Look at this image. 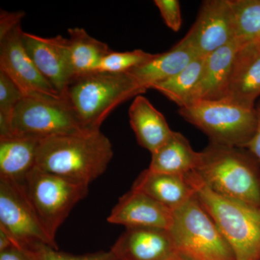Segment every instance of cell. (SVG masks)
I'll use <instances>...</instances> for the list:
<instances>
[{
	"mask_svg": "<svg viewBox=\"0 0 260 260\" xmlns=\"http://www.w3.org/2000/svg\"><path fill=\"white\" fill-rule=\"evenodd\" d=\"M174 260H189L184 258V256H181L180 254H179Z\"/></svg>",
	"mask_w": 260,
	"mask_h": 260,
	"instance_id": "33",
	"label": "cell"
},
{
	"mask_svg": "<svg viewBox=\"0 0 260 260\" xmlns=\"http://www.w3.org/2000/svg\"><path fill=\"white\" fill-rule=\"evenodd\" d=\"M110 250L116 260H174L179 254L169 230L157 228H128Z\"/></svg>",
	"mask_w": 260,
	"mask_h": 260,
	"instance_id": "13",
	"label": "cell"
},
{
	"mask_svg": "<svg viewBox=\"0 0 260 260\" xmlns=\"http://www.w3.org/2000/svg\"><path fill=\"white\" fill-rule=\"evenodd\" d=\"M85 131L63 97L25 95L11 117V136L43 140Z\"/></svg>",
	"mask_w": 260,
	"mask_h": 260,
	"instance_id": "8",
	"label": "cell"
},
{
	"mask_svg": "<svg viewBox=\"0 0 260 260\" xmlns=\"http://www.w3.org/2000/svg\"><path fill=\"white\" fill-rule=\"evenodd\" d=\"M48 234L56 240L58 229L89 186L78 184L36 167L20 184Z\"/></svg>",
	"mask_w": 260,
	"mask_h": 260,
	"instance_id": "7",
	"label": "cell"
},
{
	"mask_svg": "<svg viewBox=\"0 0 260 260\" xmlns=\"http://www.w3.org/2000/svg\"><path fill=\"white\" fill-rule=\"evenodd\" d=\"M173 210L141 191L130 189L119 198L107 221L128 228H157L169 230Z\"/></svg>",
	"mask_w": 260,
	"mask_h": 260,
	"instance_id": "14",
	"label": "cell"
},
{
	"mask_svg": "<svg viewBox=\"0 0 260 260\" xmlns=\"http://www.w3.org/2000/svg\"><path fill=\"white\" fill-rule=\"evenodd\" d=\"M0 230L21 250L39 244L58 249L55 239L48 234L21 185L3 178H0Z\"/></svg>",
	"mask_w": 260,
	"mask_h": 260,
	"instance_id": "9",
	"label": "cell"
},
{
	"mask_svg": "<svg viewBox=\"0 0 260 260\" xmlns=\"http://www.w3.org/2000/svg\"><path fill=\"white\" fill-rule=\"evenodd\" d=\"M113 156L112 143L101 130L83 131L41 140L37 167L89 186L105 172Z\"/></svg>",
	"mask_w": 260,
	"mask_h": 260,
	"instance_id": "1",
	"label": "cell"
},
{
	"mask_svg": "<svg viewBox=\"0 0 260 260\" xmlns=\"http://www.w3.org/2000/svg\"><path fill=\"white\" fill-rule=\"evenodd\" d=\"M205 56H199L169 79L155 84L151 89L157 90L175 103L179 108L189 103L191 94L199 81L203 71Z\"/></svg>",
	"mask_w": 260,
	"mask_h": 260,
	"instance_id": "23",
	"label": "cell"
},
{
	"mask_svg": "<svg viewBox=\"0 0 260 260\" xmlns=\"http://www.w3.org/2000/svg\"><path fill=\"white\" fill-rule=\"evenodd\" d=\"M154 3L167 27L173 31H179L182 23L179 2L178 0H155Z\"/></svg>",
	"mask_w": 260,
	"mask_h": 260,
	"instance_id": "28",
	"label": "cell"
},
{
	"mask_svg": "<svg viewBox=\"0 0 260 260\" xmlns=\"http://www.w3.org/2000/svg\"><path fill=\"white\" fill-rule=\"evenodd\" d=\"M259 44V47H260V43H259V44Z\"/></svg>",
	"mask_w": 260,
	"mask_h": 260,
	"instance_id": "34",
	"label": "cell"
},
{
	"mask_svg": "<svg viewBox=\"0 0 260 260\" xmlns=\"http://www.w3.org/2000/svg\"><path fill=\"white\" fill-rule=\"evenodd\" d=\"M260 95V47H239L229 78L225 99L242 107L254 109Z\"/></svg>",
	"mask_w": 260,
	"mask_h": 260,
	"instance_id": "15",
	"label": "cell"
},
{
	"mask_svg": "<svg viewBox=\"0 0 260 260\" xmlns=\"http://www.w3.org/2000/svg\"><path fill=\"white\" fill-rule=\"evenodd\" d=\"M186 177L200 204L232 248L236 260H260L259 208L216 194L194 172Z\"/></svg>",
	"mask_w": 260,
	"mask_h": 260,
	"instance_id": "4",
	"label": "cell"
},
{
	"mask_svg": "<svg viewBox=\"0 0 260 260\" xmlns=\"http://www.w3.org/2000/svg\"><path fill=\"white\" fill-rule=\"evenodd\" d=\"M235 14L232 0H207L196 20L181 39L200 56H206L236 41Z\"/></svg>",
	"mask_w": 260,
	"mask_h": 260,
	"instance_id": "10",
	"label": "cell"
},
{
	"mask_svg": "<svg viewBox=\"0 0 260 260\" xmlns=\"http://www.w3.org/2000/svg\"><path fill=\"white\" fill-rule=\"evenodd\" d=\"M173 213L169 232L181 256L189 260H236L229 243L196 194Z\"/></svg>",
	"mask_w": 260,
	"mask_h": 260,
	"instance_id": "6",
	"label": "cell"
},
{
	"mask_svg": "<svg viewBox=\"0 0 260 260\" xmlns=\"http://www.w3.org/2000/svg\"><path fill=\"white\" fill-rule=\"evenodd\" d=\"M21 24L0 37V70L5 72L24 95L61 97L38 70L23 42Z\"/></svg>",
	"mask_w": 260,
	"mask_h": 260,
	"instance_id": "11",
	"label": "cell"
},
{
	"mask_svg": "<svg viewBox=\"0 0 260 260\" xmlns=\"http://www.w3.org/2000/svg\"><path fill=\"white\" fill-rule=\"evenodd\" d=\"M24 251L32 260H116L111 250L74 255L59 251L57 249L47 244H39Z\"/></svg>",
	"mask_w": 260,
	"mask_h": 260,
	"instance_id": "26",
	"label": "cell"
},
{
	"mask_svg": "<svg viewBox=\"0 0 260 260\" xmlns=\"http://www.w3.org/2000/svg\"><path fill=\"white\" fill-rule=\"evenodd\" d=\"M23 42L38 70L63 97L74 80L68 39L61 36L44 38L23 31Z\"/></svg>",
	"mask_w": 260,
	"mask_h": 260,
	"instance_id": "12",
	"label": "cell"
},
{
	"mask_svg": "<svg viewBox=\"0 0 260 260\" xmlns=\"http://www.w3.org/2000/svg\"><path fill=\"white\" fill-rule=\"evenodd\" d=\"M14 246L10 238L3 231L0 230V251L6 250Z\"/></svg>",
	"mask_w": 260,
	"mask_h": 260,
	"instance_id": "32",
	"label": "cell"
},
{
	"mask_svg": "<svg viewBox=\"0 0 260 260\" xmlns=\"http://www.w3.org/2000/svg\"><path fill=\"white\" fill-rule=\"evenodd\" d=\"M151 155L150 170L179 176L194 172L201 156L184 135L174 131L167 143Z\"/></svg>",
	"mask_w": 260,
	"mask_h": 260,
	"instance_id": "21",
	"label": "cell"
},
{
	"mask_svg": "<svg viewBox=\"0 0 260 260\" xmlns=\"http://www.w3.org/2000/svg\"><path fill=\"white\" fill-rule=\"evenodd\" d=\"M200 153L194 173L205 186L260 209V164L246 148L210 143Z\"/></svg>",
	"mask_w": 260,
	"mask_h": 260,
	"instance_id": "2",
	"label": "cell"
},
{
	"mask_svg": "<svg viewBox=\"0 0 260 260\" xmlns=\"http://www.w3.org/2000/svg\"><path fill=\"white\" fill-rule=\"evenodd\" d=\"M199 56L190 47L181 40L169 51L155 54L148 62L128 73L148 90L155 84L180 73Z\"/></svg>",
	"mask_w": 260,
	"mask_h": 260,
	"instance_id": "20",
	"label": "cell"
},
{
	"mask_svg": "<svg viewBox=\"0 0 260 260\" xmlns=\"http://www.w3.org/2000/svg\"><path fill=\"white\" fill-rule=\"evenodd\" d=\"M131 189L144 193L173 211L195 194L186 176L155 172L149 169L140 173Z\"/></svg>",
	"mask_w": 260,
	"mask_h": 260,
	"instance_id": "18",
	"label": "cell"
},
{
	"mask_svg": "<svg viewBox=\"0 0 260 260\" xmlns=\"http://www.w3.org/2000/svg\"><path fill=\"white\" fill-rule=\"evenodd\" d=\"M129 117L138 143L151 154L165 144L174 133L164 116L143 95L135 98Z\"/></svg>",
	"mask_w": 260,
	"mask_h": 260,
	"instance_id": "17",
	"label": "cell"
},
{
	"mask_svg": "<svg viewBox=\"0 0 260 260\" xmlns=\"http://www.w3.org/2000/svg\"><path fill=\"white\" fill-rule=\"evenodd\" d=\"M0 260H32L25 251L12 246L9 249L0 251Z\"/></svg>",
	"mask_w": 260,
	"mask_h": 260,
	"instance_id": "31",
	"label": "cell"
},
{
	"mask_svg": "<svg viewBox=\"0 0 260 260\" xmlns=\"http://www.w3.org/2000/svg\"><path fill=\"white\" fill-rule=\"evenodd\" d=\"M24 96L17 84L0 70V114L12 116Z\"/></svg>",
	"mask_w": 260,
	"mask_h": 260,
	"instance_id": "27",
	"label": "cell"
},
{
	"mask_svg": "<svg viewBox=\"0 0 260 260\" xmlns=\"http://www.w3.org/2000/svg\"><path fill=\"white\" fill-rule=\"evenodd\" d=\"M40 141L19 135L0 138V178L21 184L37 167Z\"/></svg>",
	"mask_w": 260,
	"mask_h": 260,
	"instance_id": "19",
	"label": "cell"
},
{
	"mask_svg": "<svg viewBox=\"0 0 260 260\" xmlns=\"http://www.w3.org/2000/svg\"><path fill=\"white\" fill-rule=\"evenodd\" d=\"M155 54H150L141 49L124 52L112 51L103 58L97 72L121 74L131 71L153 59Z\"/></svg>",
	"mask_w": 260,
	"mask_h": 260,
	"instance_id": "25",
	"label": "cell"
},
{
	"mask_svg": "<svg viewBox=\"0 0 260 260\" xmlns=\"http://www.w3.org/2000/svg\"><path fill=\"white\" fill-rule=\"evenodd\" d=\"M255 109L257 116V126L252 139L248 143L245 148L260 164V102L255 107Z\"/></svg>",
	"mask_w": 260,
	"mask_h": 260,
	"instance_id": "30",
	"label": "cell"
},
{
	"mask_svg": "<svg viewBox=\"0 0 260 260\" xmlns=\"http://www.w3.org/2000/svg\"><path fill=\"white\" fill-rule=\"evenodd\" d=\"M179 115L203 131L210 143L245 148L255 133V108L226 100L198 101L179 108Z\"/></svg>",
	"mask_w": 260,
	"mask_h": 260,
	"instance_id": "5",
	"label": "cell"
},
{
	"mask_svg": "<svg viewBox=\"0 0 260 260\" xmlns=\"http://www.w3.org/2000/svg\"><path fill=\"white\" fill-rule=\"evenodd\" d=\"M69 50L74 79L97 72L103 58L112 51L106 43L89 35L85 29L70 28Z\"/></svg>",
	"mask_w": 260,
	"mask_h": 260,
	"instance_id": "22",
	"label": "cell"
},
{
	"mask_svg": "<svg viewBox=\"0 0 260 260\" xmlns=\"http://www.w3.org/2000/svg\"><path fill=\"white\" fill-rule=\"evenodd\" d=\"M148 89L129 73L95 72L71 82L63 98L85 131H99L111 112Z\"/></svg>",
	"mask_w": 260,
	"mask_h": 260,
	"instance_id": "3",
	"label": "cell"
},
{
	"mask_svg": "<svg viewBox=\"0 0 260 260\" xmlns=\"http://www.w3.org/2000/svg\"><path fill=\"white\" fill-rule=\"evenodd\" d=\"M239 47L234 41L205 56L201 76L187 104L198 101L225 99L233 64Z\"/></svg>",
	"mask_w": 260,
	"mask_h": 260,
	"instance_id": "16",
	"label": "cell"
},
{
	"mask_svg": "<svg viewBox=\"0 0 260 260\" xmlns=\"http://www.w3.org/2000/svg\"><path fill=\"white\" fill-rule=\"evenodd\" d=\"M25 16L23 12H9L1 10L0 15V37H4L10 30H13L17 25L21 24V20Z\"/></svg>",
	"mask_w": 260,
	"mask_h": 260,
	"instance_id": "29",
	"label": "cell"
},
{
	"mask_svg": "<svg viewBox=\"0 0 260 260\" xmlns=\"http://www.w3.org/2000/svg\"><path fill=\"white\" fill-rule=\"evenodd\" d=\"M239 47L260 43V0H232Z\"/></svg>",
	"mask_w": 260,
	"mask_h": 260,
	"instance_id": "24",
	"label": "cell"
}]
</instances>
